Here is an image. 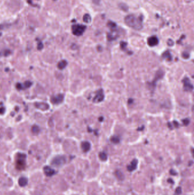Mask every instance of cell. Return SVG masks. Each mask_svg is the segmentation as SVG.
<instances>
[{"mask_svg": "<svg viewBox=\"0 0 194 195\" xmlns=\"http://www.w3.org/2000/svg\"><path fill=\"white\" fill-rule=\"evenodd\" d=\"M91 1H92L93 3L96 5H99L101 2V0H91Z\"/></svg>", "mask_w": 194, "mask_h": 195, "instance_id": "31", "label": "cell"}, {"mask_svg": "<svg viewBox=\"0 0 194 195\" xmlns=\"http://www.w3.org/2000/svg\"><path fill=\"white\" fill-rule=\"evenodd\" d=\"M159 40L158 38L156 36H152L149 37L147 39V44L150 47H154L157 46L158 44Z\"/></svg>", "mask_w": 194, "mask_h": 195, "instance_id": "8", "label": "cell"}, {"mask_svg": "<svg viewBox=\"0 0 194 195\" xmlns=\"http://www.w3.org/2000/svg\"><path fill=\"white\" fill-rule=\"evenodd\" d=\"M104 91L102 89H100L99 90H98L96 94V96L94 98V100H93V102L94 103H99L102 102L104 100Z\"/></svg>", "mask_w": 194, "mask_h": 195, "instance_id": "7", "label": "cell"}, {"mask_svg": "<svg viewBox=\"0 0 194 195\" xmlns=\"http://www.w3.org/2000/svg\"><path fill=\"white\" fill-rule=\"evenodd\" d=\"M35 106L37 108H39L40 110H42L43 111L47 110L49 108V106L47 103H39L37 102L35 103Z\"/></svg>", "mask_w": 194, "mask_h": 195, "instance_id": "11", "label": "cell"}, {"mask_svg": "<svg viewBox=\"0 0 194 195\" xmlns=\"http://www.w3.org/2000/svg\"><path fill=\"white\" fill-rule=\"evenodd\" d=\"M90 147H91L90 143L87 141H83L81 144L82 149L84 152H87L89 151L90 149Z\"/></svg>", "mask_w": 194, "mask_h": 195, "instance_id": "13", "label": "cell"}, {"mask_svg": "<svg viewBox=\"0 0 194 195\" xmlns=\"http://www.w3.org/2000/svg\"><path fill=\"white\" fill-rule=\"evenodd\" d=\"M137 165H138V160L136 159H133L129 165L127 167L128 170L130 172L133 171L137 168Z\"/></svg>", "mask_w": 194, "mask_h": 195, "instance_id": "12", "label": "cell"}, {"mask_svg": "<svg viewBox=\"0 0 194 195\" xmlns=\"http://www.w3.org/2000/svg\"><path fill=\"white\" fill-rule=\"evenodd\" d=\"M162 58H163V59H167L168 60H169V61H171V60H172L173 59L172 55H171V53H170L169 51H168V50L163 53L162 55Z\"/></svg>", "mask_w": 194, "mask_h": 195, "instance_id": "14", "label": "cell"}, {"mask_svg": "<svg viewBox=\"0 0 194 195\" xmlns=\"http://www.w3.org/2000/svg\"><path fill=\"white\" fill-rule=\"evenodd\" d=\"M16 87L18 90H22L24 89V86L22 85V84H21V83H17V85H16Z\"/></svg>", "mask_w": 194, "mask_h": 195, "instance_id": "28", "label": "cell"}, {"mask_svg": "<svg viewBox=\"0 0 194 195\" xmlns=\"http://www.w3.org/2000/svg\"><path fill=\"white\" fill-rule=\"evenodd\" d=\"M133 100L132 99H129V100H128V102H129V103H132Z\"/></svg>", "mask_w": 194, "mask_h": 195, "instance_id": "34", "label": "cell"}, {"mask_svg": "<svg viewBox=\"0 0 194 195\" xmlns=\"http://www.w3.org/2000/svg\"><path fill=\"white\" fill-rule=\"evenodd\" d=\"M31 85H32V83H31V82H30V81H26V82H25L24 83V86L26 88L30 87V86H31Z\"/></svg>", "mask_w": 194, "mask_h": 195, "instance_id": "27", "label": "cell"}, {"mask_svg": "<svg viewBox=\"0 0 194 195\" xmlns=\"http://www.w3.org/2000/svg\"><path fill=\"white\" fill-rule=\"evenodd\" d=\"M167 44L168 46H173L174 44V42L173 40L172 39H168V41H167Z\"/></svg>", "mask_w": 194, "mask_h": 195, "instance_id": "29", "label": "cell"}, {"mask_svg": "<svg viewBox=\"0 0 194 195\" xmlns=\"http://www.w3.org/2000/svg\"><path fill=\"white\" fill-rule=\"evenodd\" d=\"M127 43L125 42H120V46H121V48L123 50H126V47H127Z\"/></svg>", "mask_w": 194, "mask_h": 195, "instance_id": "25", "label": "cell"}, {"mask_svg": "<svg viewBox=\"0 0 194 195\" xmlns=\"http://www.w3.org/2000/svg\"><path fill=\"white\" fill-rule=\"evenodd\" d=\"M85 29H86V26L83 25L76 24L72 26V33L76 36H80V35H83Z\"/></svg>", "mask_w": 194, "mask_h": 195, "instance_id": "3", "label": "cell"}, {"mask_svg": "<svg viewBox=\"0 0 194 195\" xmlns=\"http://www.w3.org/2000/svg\"><path fill=\"white\" fill-rule=\"evenodd\" d=\"M83 21L87 24H89L91 21V17H90V15L88 14H85L84 16H83Z\"/></svg>", "mask_w": 194, "mask_h": 195, "instance_id": "18", "label": "cell"}, {"mask_svg": "<svg viewBox=\"0 0 194 195\" xmlns=\"http://www.w3.org/2000/svg\"><path fill=\"white\" fill-rule=\"evenodd\" d=\"M43 171L45 175H46L47 176H49V177L53 176L55 174V173H56V172H55L54 169H53L49 166L44 167L43 168Z\"/></svg>", "mask_w": 194, "mask_h": 195, "instance_id": "10", "label": "cell"}, {"mask_svg": "<svg viewBox=\"0 0 194 195\" xmlns=\"http://www.w3.org/2000/svg\"><path fill=\"white\" fill-rule=\"evenodd\" d=\"M64 99V96L62 94H59L56 96H55V97H52L51 99V101L52 103L54 104H59L60 103H62L63 100Z\"/></svg>", "mask_w": 194, "mask_h": 195, "instance_id": "9", "label": "cell"}, {"mask_svg": "<svg viewBox=\"0 0 194 195\" xmlns=\"http://www.w3.org/2000/svg\"><path fill=\"white\" fill-rule=\"evenodd\" d=\"M115 175L117 177V178L118 179H119L120 180H123L125 179V176L122 172L120 171V170H117L115 172Z\"/></svg>", "mask_w": 194, "mask_h": 195, "instance_id": "16", "label": "cell"}, {"mask_svg": "<svg viewBox=\"0 0 194 195\" xmlns=\"http://www.w3.org/2000/svg\"><path fill=\"white\" fill-rule=\"evenodd\" d=\"M65 161H66V159H65V156L58 155L55 156V158L52 159L51 164L52 166L59 167L63 166L65 163Z\"/></svg>", "mask_w": 194, "mask_h": 195, "instance_id": "4", "label": "cell"}, {"mask_svg": "<svg viewBox=\"0 0 194 195\" xmlns=\"http://www.w3.org/2000/svg\"><path fill=\"white\" fill-rule=\"evenodd\" d=\"M164 71L162 70H159L157 71V72L156 73V74L154 78V80H153V82L152 83H149L148 84V85L150 86V88H151L150 89H152L153 90V89H154L155 86H156V83H157V80L161 79V78H162L164 76Z\"/></svg>", "mask_w": 194, "mask_h": 195, "instance_id": "5", "label": "cell"}, {"mask_svg": "<svg viewBox=\"0 0 194 195\" xmlns=\"http://www.w3.org/2000/svg\"><path fill=\"white\" fill-rule=\"evenodd\" d=\"M182 56L184 58H185V59H188V58H189V56H190V55H189L188 53L185 52V53H183Z\"/></svg>", "mask_w": 194, "mask_h": 195, "instance_id": "30", "label": "cell"}, {"mask_svg": "<svg viewBox=\"0 0 194 195\" xmlns=\"http://www.w3.org/2000/svg\"><path fill=\"white\" fill-rule=\"evenodd\" d=\"M108 26H109L110 27V28H111L112 29H114L116 28V27L117 25H116V24L115 23V22H109V23L108 24Z\"/></svg>", "mask_w": 194, "mask_h": 195, "instance_id": "23", "label": "cell"}, {"mask_svg": "<svg viewBox=\"0 0 194 195\" xmlns=\"http://www.w3.org/2000/svg\"><path fill=\"white\" fill-rule=\"evenodd\" d=\"M173 124H174V126L175 127H176V128H178V127H179V123H178V121H176V120H174V121H173Z\"/></svg>", "mask_w": 194, "mask_h": 195, "instance_id": "32", "label": "cell"}, {"mask_svg": "<svg viewBox=\"0 0 194 195\" xmlns=\"http://www.w3.org/2000/svg\"><path fill=\"white\" fill-rule=\"evenodd\" d=\"M5 108L4 107H1L0 108V114H3L5 112Z\"/></svg>", "mask_w": 194, "mask_h": 195, "instance_id": "33", "label": "cell"}, {"mask_svg": "<svg viewBox=\"0 0 194 195\" xmlns=\"http://www.w3.org/2000/svg\"><path fill=\"white\" fill-rule=\"evenodd\" d=\"M110 141H111L114 144H118V143H120V139H119V138L118 137V136H113L112 137H111V138H110Z\"/></svg>", "mask_w": 194, "mask_h": 195, "instance_id": "20", "label": "cell"}, {"mask_svg": "<svg viewBox=\"0 0 194 195\" xmlns=\"http://www.w3.org/2000/svg\"><path fill=\"white\" fill-rule=\"evenodd\" d=\"M183 83V88L184 90L187 92H191L193 90V86L192 83H191L190 80L187 77L184 78V79L182 80Z\"/></svg>", "mask_w": 194, "mask_h": 195, "instance_id": "6", "label": "cell"}, {"mask_svg": "<svg viewBox=\"0 0 194 195\" xmlns=\"http://www.w3.org/2000/svg\"><path fill=\"white\" fill-rule=\"evenodd\" d=\"M27 182H28L27 179L25 178V177H21L18 180V183L21 187H25V186H26Z\"/></svg>", "mask_w": 194, "mask_h": 195, "instance_id": "15", "label": "cell"}, {"mask_svg": "<svg viewBox=\"0 0 194 195\" xmlns=\"http://www.w3.org/2000/svg\"><path fill=\"white\" fill-rule=\"evenodd\" d=\"M26 155L24 153H18L16 156V167L18 170L24 169L26 166Z\"/></svg>", "mask_w": 194, "mask_h": 195, "instance_id": "2", "label": "cell"}, {"mask_svg": "<svg viewBox=\"0 0 194 195\" xmlns=\"http://www.w3.org/2000/svg\"><path fill=\"white\" fill-rule=\"evenodd\" d=\"M39 128L38 127V126H34L32 127V132H33L35 134H38L39 132Z\"/></svg>", "mask_w": 194, "mask_h": 195, "instance_id": "22", "label": "cell"}, {"mask_svg": "<svg viewBox=\"0 0 194 195\" xmlns=\"http://www.w3.org/2000/svg\"><path fill=\"white\" fill-rule=\"evenodd\" d=\"M182 193V188L180 187H178L175 190V193L174 195H180Z\"/></svg>", "mask_w": 194, "mask_h": 195, "instance_id": "24", "label": "cell"}, {"mask_svg": "<svg viewBox=\"0 0 194 195\" xmlns=\"http://www.w3.org/2000/svg\"><path fill=\"white\" fill-rule=\"evenodd\" d=\"M182 122L183 123V125L187 126L189 125V123H190V120L188 118H186V119H184L182 120Z\"/></svg>", "mask_w": 194, "mask_h": 195, "instance_id": "26", "label": "cell"}, {"mask_svg": "<svg viewBox=\"0 0 194 195\" xmlns=\"http://www.w3.org/2000/svg\"><path fill=\"white\" fill-rule=\"evenodd\" d=\"M124 21L128 26L136 30L143 28L142 18L136 17L133 14H130L125 17Z\"/></svg>", "mask_w": 194, "mask_h": 195, "instance_id": "1", "label": "cell"}, {"mask_svg": "<svg viewBox=\"0 0 194 195\" xmlns=\"http://www.w3.org/2000/svg\"><path fill=\"white\" fill-rule=\"evenodd\" d=\"M67 65V62L66 61V60H62L58 63V67L60 70H63L66 67Z\"/></svg>", "mask_w": 194, "mask_h": 195, "instance_id": "17", "label": "cell"}, {"mask_svg": "<svg viewBox=\"0 0 194 195\" xmlns=\"http://www.w3.org/2000/svg\"><path fill=\"white\" fill-rule=\"evenodd\" d=\"M99 158L101 160L106 161L108 159V156L107 153H105L104 152H101L99 153Z\"/></svg>", "mask_w": 194, "mask_h": 195, "instance_id": "19", "label": "cell"}, {"mask_svg": "<svg viewBox=\"0 0 194 195\" xmlns=\"http://www.w3.org/2000/svg\"><path fill=\"white\" fill-rule=\"evenodd\" d=\"M119 7L120 9H121L122 11H124V12H127L128 11V9H129V7H128V5L127 4H123V3H121L119 4Z\"/></svg>", "mask_w": 194, "mask_h": 195, "instance_id": "21", "label": "cell"}]
</instances>
